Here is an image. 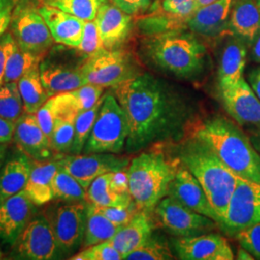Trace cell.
<instances>
[{
  "label": "cell",
  "mask_w": 260,
  "mask_h": 260,
  "mask_svg": "<svg viewBox=\"0 0 260 260\" xmlns=\"http://www.w3.org/2000/svg\"><path fill=\"white\" fill-rule=\"evenodd\" d=\"M113 88L128 121V152L179 136L186 125L185 104L153 75L137 74Z\"/></svg>",
  "instance_id": "6da1fadb"
},
{
  "label": "cell",
  "mask_w": 260,
  "mask_h": 260,
  "mask_svg": "<svg viewBox=\"0 0 260 260\" xmlns=\"http://www.w3.org/2000/svg\"><path fill=\"white\" fill-rule=\"evenodd\" d=\"M192 136L206 143L238 177L260 183V154L233 121L216 116L199 122Z\"/></svg>",
  "instance_id": "7a4b0ae2"
},
{
  "label": "cell",
  "mask_w": 260,
  "mask_h": 260,
  "mask_svg": "<svg viewBox=\"0 0 260 260\" xmlns=\"http://www.w3.org/2000/svg\"><path fill=\"white\" fill-rule=\"evenodd\" d=\"M177 156L204 188L220 225L238 177L223 164L206 143L195 136H191L178 147Z\"/></svg>",
  "instance_id": "3957f363"
},
{
  "label": "cell",
  "mask_w": 260,
  "mask_h": 260,
  "mask_svg": "<svg viewBox=\"0 0 260 260\" xmlns=\"http://www.w3.org/2000/svg\"><path fill=\"white\" fill-rule=\"evenodd\" d=\"M181 162L161 149H150L133 158L126 169L130 195L139 210L153 213L158 203L168 196L169 187Z\"/></svg>",
  "instance_id": "277c9868"
},
{
  "label": "cell",
  "mask_w": 260,
  "mask_h": 260,
  "mask_svg": "<svg viewBox=\"0 0 260 260\" xmlns=\"http://www.w3.org/2000/svg\"><path fill=\"white\" fill-rule=\"evenodd\" d=\"M144 52L159 70L177 77H195L205 68L206 48L185 28L148 36Z\"/></svg>",
  "instance_id": "5b68a950"
},
{
  "label": "cell",
  "mask_w": 260,
  "mask_h": 260,
  "mask_svg": "<svg viewBox=\"0 0 260 260\" xmlns=\"http://www.w3.org/2000/svg\"><path fill=\"white\" fill-rule=\"evenodd\" d=\"M129 134L126 116L112 93L103 95V102L83 152L120 153L125 148Z\"/></svg>",
  "instance_id": "8992f818"
},
{
  "label": "cell",
  "mask_w": 260,
  "mask_h": 260,
  "mask_svg": "<svg viewBox=\"0 0 260 260\" xmlns=\"http://www.w3.org/2000/svg\"><path fill=\"white\" fill-rule=\"evenodd\" d=\"M10 29L21 49L40 57L46 53L54 41L39 8L29 0H19L16 4Z\"/></svg>",
  "instance_id": "52a82bcc"
},
{
  "label": "cell",
  "mask_w": 260,
  "mask_h": 260,
  "mask_svg": "<svg viewBox=\"0 0 260 260\" xmlns=\"http://www.w3.org/2000/svg\"><path fill=\"white\" fill-rule=\"evenodd\" d=\"M85 202L50 205L45 216L55 236L60 254H72L82 246L87 221Z\"/></svg>",
  "instance_id": "ba28073f"
},
{
  "label": "cell",
  "mask_w": 260,
  "mask_h": 260,
  "mask_svg": "<svg viewBox=\"0 0 260 260\" xmlns=\"http://www.w3.org/2000/svg\"><path fill=\"white\" fill-rule=\"evenodd\" d=\"M153 214L161 228L176 237L209 233L219 226L213 219L197 213L170 196L158 203Z\"/></svg>",
  "instance_id": "9c48e42d"
},
{
  "label": "cell",
  "mask_w": 260,
  "mask_h": 260,
  "mask_svg": "<svg viewBox=\"0 0 260 260\" xmlns=\"http://www.w3.org/2000/svg\"><path fill=\"white\" fill-rule=\"evenodd\" d=\"M80 68L86 82L103 88L115 87L137 75L129 53L121 49L103 48L87 58Z\"/></svg>",
  "instance_id": "30bf717a"
},
{
  "label": "cell",
  "mask_w": 260,
  "mask_h": 260,
  "mask_svg": "<svg viewBox=\"0 0 260 260\" xmlns=\"http://www.w3.org/2000/svg\"><path fill=\"white\" fill-rule=\"evenodd\" d=\"M260 223V183L238 177L223 222V233L233 236L242 230Z\"/></svg>",
  "instance_id": "8fae6325"
},
{
  "label": "cell",
  "mask_w": 260,
  "mask_h": 260,
  "mask_svg": "<svg viewBox=\"0 0 260 260\" xmlns=\"http://www.w3.org/2000/svg\"><path fill=\"white\" fill-rule=\"evenodd\" d=\"M129 163L128 158L111 152L80 153L60 158V167L75 177L86 190L96 177L124 170Z\"/></svg>",
  "instance_id": "7c38bea8"
},
{
  "label": "cell",
  "mask_w": 260,
  "mask_h": 260,
  "mask_svg": "<svg viewBox=\"0 0 260 260\" xmlns=\"http://www.w3.org/2000/svg\"><path fill=\"white\" fill-rule=\"evenodd\" d=\"M16 244L17 252L24 259L49 260L60 255L55 236L45 215L34 217Z\"/></svg>",
  "instance_id": "4fadbf2b"
},
{
  "label": "cell",
  "mask_w": 260,
  "mask_h": 260,
  "mask_svg": "<svg viewBox=\"0 0 260 260\" xmlns=\"http://www.w3.org/2000/svg\"><path fill=\"white\" fill-rule=\"evenodd\" d=\"M173 245L179 259H234V254L229 242L223 236L216 233L177 237Z\"/></svg>",
  "instance_id": "5bb4252c"
},
{
  "label": "cell",
  "mask_w": 260,
  "mask_h": 260,
  "mask_svg": "<svg viewBox=\"0 0 260 260\" xmlns=\"http://www.w3.org/2000/svg\"><path fill=\"white\" fill-rule=\"evenodd\" d=\"M221 94L225 110L237 124L260 129V100L244 77Z\"/></svg>",
  "instance_id": "9a60e30c"
},
{
  "label": "cell",
  "mask_w": 260,
  "mask_h": 260,
  "mask_svg": "<svg viewBox=\"0 0 260 260\" xmlns=\"http://www.w3.org/2000/svg\"><path fill=\"white\" fill-rule=\"evenodd\" d=\"M35 206L24 190L0 203V238L2 241L10 245L17 242L34 218Z\"/></svg>",
  "instance_id": "2e32d148"
},
{
  "label": "cell",
  "mask_w": 260,
  "mask_h": 260,
  "mask_svg": "<svg viewBox=\"0 0 260 260\" xmlns=\"http://www.w3.org/2000/svg\"><path fill=\"white\" fill-rule=\"evenodd\" d=\"M168 196L174 198L191 210L209 217L218 223V216L210 205L204 188L182 163L171 182Z\"/></svg>",
  "instance_id": "e0dca14e"
},
{
  "label": "cell",
  "mask_w": 260,
  "mask_h": 260,
  "mask_svg": "<svg viewBox=\"0 0 260 260\" xmlns=\"http://www.w3.org/2000/svg\"><path fill=\"white\" fill-rule=\"evenodd\" d=\"M14 140L23 154L34 161L50 159L55 153L50 139L41 128L35 114L24 113L16 121Z\"/></svg>",
  "instance_id": "ac0fdd59"
},
{
  "label": "cell",
  "mask_w": 260,
  "mask_h": 260,
  "mask_svg": "<svg viewBox=\"0 0 260 260\" xmlns=\"http://www.w3.org/2000/svg\"><path fill=\"white\" fill-rule=\"evenodd\" d=\"M94 20L105 49L120 47L129 36L132 17L112 2H103Z\"/></svg>",
  "instance_id": "d6986e66"
},
{
  "label": "cell",
  "mask_w": 260,
  "mask_h": 260,
  "mask_svg": "<svg viewBox=\"0 0 260 260\" xmlns=\"http://www.w3.org/2000/svg\"><path fill=\"white\" fill-rule=\"evenodd\" d=\"M234 0H217L196 11L187 22L194 34L218 37L229 31V20Z\"/></svg>",
  "instance_id": "ffe728a7"
},
{
  "label": "cell",
  "mask_w": 260,
  "mask_h": 260,
  "mask_svg": "<svg viewBox=\"0 0 260 260\" xmlns=\"http://www.w3.org/2000/svg\"><path fill=\"white\" fill-rule=\"evenodd\" d=\"M39 11L46 20L54 42L67 47H79L83 34L84 20L47 4L40 7Z\"/></svg>",
  "instance_id": "44dd1931"
},
{
  "label": "cell",
  "mask_w": 260,
  "mask_h": 260,
  "mask_svg": "<svg viewBox=\"0 0 260 260\" xmlns=\"http://www.w3.org/2000/svg\"><path fill=\"white\" fill-rule=\"evenodd\" d=\"M59 168L60 158L32 161L24 191L34 205L41 206L54 200L53 179Z\"/></svg>",
  "instance_id": "7402d4cb"
},
{
  "label": "cell",
  "mask_w": 260,
  "mask_h": 260,
  "mask_svg": "<svg viewBox=\"0 0 260 260\" xmlns=\"http://www.w3.org/2000/svg\"><path fill=\"white\" fill-rule=\"evenodd\" d=\"M40 75L49 98L75 90L87 84L80 68L57 64L49 60L40 63Z\"/></svg>",
  "instance_id": "603a6c76"
},
{
  "label": "cell",
  "mask_w": 260,
  "mask_h": 260,
  "mask_svg": "<svg viewBox=\"0 0 260 260\" xmlns=\"http://www.w3.org/2000/svg\"><path fill=\"white\" fill-rule=\"evenodd\" d=\"M154 230L151 214L139 210L129 222L122 225L109 241L125 259L126 255L146 241Z\"/></svg>",
  "instance_id": "cb8c5ba5"
},
{
  "label": "cell",
  "mask_w": 260,
  "mask_h": 260,
  "mask_svg": "<svg viewBox=\"0 0 260 260\" xmlns=\"http://www.w3.org/2000/svg\"><path fill=\"white\" fill-rule=\"evenodd\" d=\"M229 31L245 44L253 43L260 31V10L255 0H234Z\"/></svg>",
  "instance_id": "d4e9b609"
},
{
  "label": "cell",
  "mask_w": 260,
  "mask_h": 260,
  "mask_svg": "<svg viewBox=\"0 0 260 260\" xmlns=\"http://www.w3.org/2000/svg\"><path fill=\"white\" fill-rule=\"evenodd\" d=\"M246 58V44L233 36L223 47L220 60L219 84L221 92L233 88L243 78Z\"/></svg>",
  "instance_id": "484cf974"
},
{
  "label": "cell",
  "mask_w": 260,
  "mask_h": 260,
  "mask_svg": "<svg viewBox=\"0 0 260 260\" xmlns=\"http://www.w3.org/2000/svg\"><path fill=\"white\" fill-rule=\"evenodd\" d=\"M31 160L21 154L9 160L0 171V203L24 190L31 172Z\"/></svg>",
  "instance_id": "4316f807"
},
{
  "label": "cell",
  "mask_w": 260,
  "mask_h": 260,
  "mask_svg": "<svg viewBox=\"0 0 260 260\" xmlns=\"http://www.w3.org/2000/svg\"><path fill=\"white\" fill-rule=\"evenodd\" d=\"M112 172L96 177L87 189L86 202L98 206H129L131 195L120 194L111 185Z\"/></svg>",
  "instance_id": "83f0119b"
},
{
  "label": "cell",
  "mask_w": 260,
  "mask_h": 260,
  "mask_svg": "<svg viewBox=\"0 0 260 260\" xmlns=\"http://www.w3.org/2000/svg\"><path fill=\"white\" fill-rule=\"evenodd\" d=\"M39 66L28 71L18 81L25 113L36 114V112L49 99L41 80Z\"/></svg>",
  "instance_id": "f1b7e54d"
},
{
  "label": "cell",
  "mask_w": 260,
  "mask_h": 260,
  "mask_svg": "<svg viewBox=\"0 0 260 260\" xmlns=\"http://www.w3.org/2000/svg\"><path fill=\"white\" fill-rule=\"evenodd\" d=\"M188 19L168 13L160 7L153 8L148 15L142 16L138 19V28L142 33L152 36L169 31L187 28Z\"/></svg>",
  "instance_id": "f546056e"
},
{
  "label": "cell",
  "mask_w": 260,
  "mask_h": 260,
  "mask_svg": "<svg viewBox=\"0 0 260 260\" xmlns=\"http://www.w3.org/2000/svg\"><path fill=\"white\" fill-rule=\"evenodd\" d=\"M121 226L116 225L99 213L91 205L87 207V221L82 248H88L102 242L109 241Z\"/></svg>",
  "instance_id": "4dcf8cb0"
},
{
  "label": "cell",
  "mask_w": 260,
  "mask_h": 260,
  "mask_svg": "<svg viewBox=\"0 0 260 260\" xmlns=\"http://www.w3.org/2000/svg\"><path fill=\"white\" fill-rule=\"evenodd\" d=\"M41 59L42 57L21 49L13 38L6 63L4 83L18 82L19 78L28 71L40 65Z\"/></svg>",
  "instance_id": "1f68e13d"
},
{
  "label": "cell",
  "mask_w": 260,
  "mask_h": 260,
  "mask_svg": "<svg viewBox=\"0 0 260 260\" xmlns=\"http://www.w3.org/2000/svg\"><path fill=\"white\" fill-rule=\"evenodd\" d=\"M87 190L63 168H59L53 179V196L64 203L86 202Z\"/></svg>",
  "instance_id": "d6a6232c"
},
{
  "label": "cell",
  "mask_w": 260,
  "mask_h": 260,
  "mask_svg": "<svg viewBox=\"0 0 260 260\" xmlns=\"http://www.w3.org/2000/svg\"><path fill=\"white\" fill-rule=\"evenodd\" d=\"M174 258V254L165 237L154 233H151L146 241L125 257V259L129 260H170Z\"/></svg>",
  "instance_id": "836d02e7"
},
{
  "label": "cell",
  "mask_w": 260,
  "mask_h": 260,
  "mask_svg": "<svg viewBox=\"0 0 260 260\" xmlns=\"http://www.w3.org/2000/svg\"><path fill=\"white\" fill-rule=\"evenodd\" d=\"M24 113L18 82L4 83L0 88V117L16 122Z\"/></svg>",
  "instance_id": "e575fe53"
},
{
  "label": "cell",
  "mask_w": 260,
  "mask_h": 260,
  "mask_svg": "<svg viewBox=\"0 0 260 260\" xmlns=\"http://www.w3.org/2000/svg\"><path fill=\"white\" fill-rule=\"evenodd\" d=\"M103 102V95L99 103L92 108L81 111L78 114L75 121V139L71 149L73 154H80L83 152L84 147L93 129L94 121L96 120Z\"/></svg>",
  "instance_id": "d590c367"
},
{
  "label": "cell",
  "mask_w": 260,
  "mask_h": 260,
  "mask_svg": "<svg viewBox=\"0 0 260 260\" xmlns=\"http://www.w3.org/2000/svg\"><path fill=\"white\" fill-rule=\"evenodd\" d=\"M45 4L62 10L78 19L93 20L98 11L106 0H44Z\"/></svg>",
  "instance_id": "8d00e7d4"
},
{
  "label": "cell",
  "mask_w": 260,
  "mask_h": 260,
  "mask_svg": "<svg viewBox=\"0 0 260 260\" xmlns=\"http://www.w3.org/2000/svg\"><path fill=\"white\" fill-rule=\"evenodd\" d=\"M75 139V121L56 120L50 137L51 148L58 154L71 151Z\"/></svg>",
  "instance_id": "74e56055"
},
{
  "label": "cell",
  "mask_w": 260,
  "mask_h": 260,
  "mask_svg": "<svg viewBox=\"0 0 260 260\" xmlns=\"http://www.w3.org/2000/svg\"><path fill=\"white\" fill-rule=\"evenodd\" d=\"M73 260H121V253L117 251L111 242L105 241L85 248L71 257Z\"/></svg>",
  "instance_id": "f35d334b"
},
{
  "label": "cell",
  "mask_w": 260,
  "mask_h": 260,
  "mask_svg": "<svg viewBox=\"0 0 260 260\" xmlns=\"http://www.w3.org/2000/svg\"><path fill=\"white\" fill-rule=\"evenodd\" d=\"M103 48L104 47L95 20L84 21L82 39L77 49H79L84 55L87 56V58H89L103 50Z\"/></svg>",
  "instance_id": "ab89813d"
},
{
  "label": "cell",
  "mask_w": 260,
  "mask_h": 260,
  "mask_svg": "<svg viewBox=\"0 0 260 260\" xmlns=\"http://www.w3.org/2000/svg\"><path fill=\"white\" fill-rule=\"evenodd\" d=\"M91 205V204H89ZM93 209L99 213L103 214L105 218H107L110 222L122 226L125 223H128L130 220L135 216V214L139 211V208L135 203L129 206H98L91 205Z\"/></svg>",
  "instance_id": "60d3db41"
},
{
  "label": "cell",
  "mask_w": 260,
  "mask_h": 260,
  "mask_svg": "<svg viewBox=\"0 0 260 260\" xmlns=\"http://www.w3.org/2000/svg\"><path fill=\"white\" fill-rule=\"evenodd\" d=\"M234 238L254 258L260 259V223L242 230L234 235Z\"/></svg>",
  "instance_id": "b9f144b4"
},
{
  "label": "cell",
  "mask_w": 260,
  "mask_h": 260,
  "mask_svg": "<svg viewBox=\"0 0 260 260\" xmlns=\"http://www.w3.org/2000/svg\"><path fill=\"white\" fill-rule=\"evenodd\" d=\"M103 87L87 83L71 92L75 95L80 111H85L92 108L99 103V101L103 98Z\"/></svg>",
  "instance_id": "7bdbcfd3"
},
{
  "label": "cell",
  "mask_w": 260,
  "mask_h": 260,
  "mask_svg": "<svg viewBox=\"0 0 260 260\" xmlns=\"http://www.w3.org/2000/svg\"><path fill=\"white\" fill-rule=\"evenodd\" d=\"M160 8L168 13L183 17L188 20L198 10L195 0H162Z\"/></svg>",
  "instance_id": "ee69618b"
},
{
  "label": "cell",
  "mask_w": 260,
  "mask_h": 260,
  "mask_svg": "<svg viewBox=\"0 0 260 260\" xmlns=\"http://www.w3.org/2000/svg\"><path fill=\"white\" fill-rule=\"evenodd\" d=\"M35 115L41 128L50 139L55 125V116L50 99L47 100L45 104L36 112Z\"/></svg>",
  "instance_id": "f6af8a7d"
},
{
  "label": "cell",
  "mask_w": 260,
  "mask_h": 260,
  "mask_svg": "<svg viewBox=\"0 0 260 260\" xmlns=\"http://www.w3.org/2000/svg\"><path fill=\"white\" fill-rule=\"evenodd\" d=\"M151 1L152 0H111L113 4L130 16H137L148 11Z\"/></svg>",
  "instance_id": "bcb514c9"
},
{
  "label": "cell",
  "mask_w": 260,
  "mask_h": 260,
  "mask_svg": "<svg viewBox=\"0 0 260 260\" xmlns=\"http://www.w3.org/2000/svg\"><path fill=\"white\" fill-rule=\"evenodd\" d=\"M16 0H0V37L9 27Z\"/></svg>",
  "instance_id": "7dc6e473"
},
{
  "label": "cell",
  "mask_w": 260,
  "mask_h": 260,
  "mask_svg": "<svg viewBox=\"0 0 260 260\" xmlns=\"http://www.w3.org/2000/svg\"><path fill=\"white\" fill-rule=\"evenodd\" d=\"M12 40H13V36L11 32L4 33L0 37V88L4 84L5 69H6V63H7L10 45Z\"/></svg>",
  "instance_id": "c3c4849f"
},
{
  "label": "cell",
  "mask_w": 260,
  "mask_h": 260,
  "mask_svg": "<svg viewBox=\"0 0 260 260\" xmlns=\"http://www.w3.org/2000/svg\"><path fill=\"white\" fill-rule=\"evenodd\" d=\"M16 122L0 117V144H7L14 138Z\"/></svg>",
  "instance_id": "681fc988"
},
{
  "label": "cell",
  "mask_w": 260,
  "mask_h": 260,
  "mask_svg": "<svg viewBox=\"0 0 260 260\" xmlns=\"http://www.w3.org/2000/svg\"><path fill=\"white\" fill-rule=\"evenodd\" d=\"M250 83L252 90L260 100V68L251 72L250 75Z\"/></svg>",
  "instance_id": "f907efd6"
},
{
  "label": "cell",
  "mask_w": 260,
  "mask_h": 260,
  "mask_svg": "<svg viewBox=\"0 0 260 260\" xmlns=\"http://www.w3.org/2000/svg\"><path fill=\"white\" fill-rule=\"evenodd\" d=\"M251 45H252L251 57H252V59H253L255 62L260 63V31Z\"/></svg>",
  "instance_id": "816d5d0a"
},
{
  "label": "cell",
  "mask_w": 260,
  "mask_h": 260,
  "mask_svg": "<svg viewBox=\"0 0 260 260\" xmlns=\"http://www.w3.org/2000/svg\"><path fill=\"white\" fill-rule=\"evenodd\" d=\"M249 138L251 140L253 148L260 154V129L251 130Z\"/></svg>",
  "instance_id": "f5cc1de1"
},
{
  "label": "cell",
  "mask_w": 260,
  "mask_h": 260,
  "mask_svg": "<svg viewBox=\"0 0 260 260\" xmlns=\"http://www.w3.org/2000/svg\"><path fill=\"white\" fill-rule=\"evenodd\" d=\"M237 257V259L240 260H253L254 259V257L251 255V253L249 252V251H247V250H245L244 248H242L241 249H238V251H237V255H236Z\"/></svg>",
  "instance_id": "db71d44e"
},
{
  "label": "cell",
  "mask_w": 260,
  "mask_h": 260,
  "mask_svg": "<svg viewBox=\"0 0 260 260\" xmlns=\"http://www.w3.org/2000/svg\"><path fill=\"white\" fill-rule=\"evenodd\" d=\"M5 151H6V146L5 144H0V171L5 157Z\"/></svg>",
  "instance_id": "11a10c76"
},
{
  "label": "cell",
  "mask_w": 260,
  "mask_h": 260,
  "mask_svg": "<svg viewBox=\"0 0 260 260\" xmlns=\"http://www.w3.org/2000/svg\"><path fill=\"white\" fill-rule=\"evenodd\" d=\"M196 4H197V7H198V9L199 8H201V7H204L205 5H208V4H210V3H213L215 1H217V0H195Z\"/></svg>",
  "instance_id": "9f6ffc18"
},
{
  "label": "cell",
  "mask_w": 260,
  "mask_h": 260,
  "mask_svg": "<svg viewBox=\"0 0 260 260\" xmlns=\"http://www.w3.org/2000/svg\"><path fill=\"white\" fill-rule=\"evenodd\" d=\"M256 2H257V5H258V7H259L260 10V0H256Z\"/></svg>",
  "instance_id": "6f0895ef"
},
{
  "label": "cell",
  "mask_w": 260,
  "mask_h": 260,
  "mask_svg": "<svg viewBox=\"0 0 260 260\" xmlns=\"http://www.w3.org/2000/svg\"><path fill=\"white\" fill-rule=\"evenodd\" d=\"M1 257H2V253H1V251H0V259H1Z\"/></svg>",
  "instance_id": "680465c9"
}]
</instances>
